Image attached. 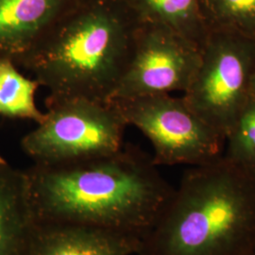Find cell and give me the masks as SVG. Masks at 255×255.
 I'll return each instance as SVG.
<instances>
[{
	"mask_svg": "<svg viewBox=\"0 0 255 255\" xmlns=\"http://www.w3.org/2000/svg\"><path fill=\"white\" fill-rule=\"evenodd\" d=\"M252 97L255 99V75L252 82Z\"/></svg>",
	"mask_w": 255,
	"mask_h": 255,
	"instance_id": "obj_15",
	"label": "cell"
},
{
	"mask_svg": "<svg viewBox=\"0 0 255 255\" xmlns=\"http://www.w3.org/2000/svg\"><path fill=\"white\" fill-rule=\"evenodd\" d=\"M255 255V253H254V254H253V255Z\"/></svg>",
	"mask_w": 255,
	"mask_h": 255,
	"instance_id": "obj_16",
	"label": "cell"
},
{
	"mask_svg": "<svg viewBox=\"0 0 255 255\" xmlns=\"http://www.w3.org/2000/svg\"><path fill=\"white\" fill-rule=\"evenodd\" d=\"M201 47L170 27L142 22L127 70L111 101L184 93L201 64Z\"/></svg>",
	"mask_w": 255,
	"mask_h": 255,
	"instance_id": "obj_7",
	"label": "cell"
},
{
	"mask_svg": "<svg viewBox=\"0 0 255 255\" xmlns=\"http://www.w3.org/2000/svg\"><path fill=\"white\" fill-rule=\"evenodd\" d=\"M226 141L228 149L224 156L239 164L255 168V99L253 97Z\"/></svg>",
	"mask_w": 255,
	"mask_h": 255,
	"instance_id": "obj_14",
	"label": "cell"
},
{
	"mask_svg": "<svg viewBox=\"0 0 255 255\" xmlns=\"http://www.w3.org/2000/svg\"><path fill=\"white\" fill-rule=\"evenodd\" d=\"M75 0H0V58L14 64Z\"/></svg>",
	"mask_w": 255,
	"mask_h": 255,
	"instance_id": "obj_9",
	"label": "cell"
},
{
	"mask_svg": "<svg viewBox=\"0 0 255 255\" xmlns=\"http://www.w3.org/2000/svg\"><path fill=\"white\" fill-rule=\"evenodd\" d=\"M128 125L139 128L151 142L158 165H203L223 154L226 138L192 111L183 98L169 94L112 101Z\"/></svg>",
	"mask_w": 255,
	"mask_h": 255,
	"instance_id": "obj_6",
	"label": "cell"
},
{
	"mask_svg": "<svg viewBox=\"0 0 255 255\" xmlns=\"http://www.w3.org/2000/svg\"><path fill=\"white\" fill-rule=\"evenodd\" d=\"M142 237L72 224H36L27 255H136Z\"/></svg>",
	"mask_w": 255,
	"mask_h": 255,
	"instance_id": "obj_8",
	"label": "cell"
},
{
	"mask_svg": "<svg viewBox=\"0 0 255 255\" xmlns=\"http://www.w3.org/2000/svg\"><path fill=\"white\" fill-rule=\"evenodd\" d=\"M201 52L199 70L182 98L227 139L252 99L255 38L233 30H209Z\"/></svg>",
	"mask_w": 255,
	"mask_h": 255,
	"instance_id": "obj_5",
	"label": "cell"
},
{
	"mask_svg": "<svg viewBox=\"0 0 255 255\" xmlns=\"http://www.w3.org/2000/svg\"><path fill=\"white\" fill-rule=\"evenodd\" d=\"M43 122L21 140L33 164H57L112 154L124 146L128 126L109 101L73 98L46 103Z\"/></svg>",
	"mask_w": 255,
	"mask_h": 255,
	"instance_id": "obj_4",
	"label": "cell"
},
{
	"mask_svg": "<svg viewBox=\"0 0 255 255\" xmlns=\"http://www.w3.org/2000/svg\"><path fill=\"white\" fill-rule=\"evenodd\" d=\"M141 22L159 23L201 48L208 30L201 17L200 0H124Z\"/></svg>",
	"mask_w": 255,
	"mask_h": 255,
	"instance_id": "obj_11",
	"label": "cell"
},
{
	"mask_svg": "<svg viewBox=\"0 0 255 255\" xmlns=\"http://www.w3.org/2000/svg\"><path fill=\"white\" fill-rule=\"evenodd\" d=\"M36 224H72L145 237L174 188L152 157L124 145L112 154L26 170Z\"/></svg>",
	"mask_w": 255,
	"mask_h": 255,
	"instance_id": "obj_1",
	"label": "cell"
},
{
	"mask_svg": "<svg viewBox=\"0 0 255 255\" xmlns=\"http://www.w3.org/2000/svg\"><path fill=\"white\" fill-rule=\"evenodd\" d=\"M255 253V168L226 156L182 176L136 255Z\"/></svg>",
	"mask_w": 255,
	"mask_h": 255,
	"instance_id": "obj_3",
	"label": "cell"
},
{
	"mask_svg": "<svg viewBox=\"0 0 255 255\" xmlns=\"http://www.w3.org/2000/svg\"><path fill=\"white\" fill-rule=\"evenodd\" d=\"M40 86L36 80L20 73L11 60L0 58V116L43 122L46 113L37 107L35 101Z\"/></svg>",
	"mask_w": 255,
	"mask_h": 255,
	"instance_id": "obj_12",
	"label": "cell"
},
{
	"mask_svg": "<svg viewBox=\"0 0 255 255\" xmlns=\"http://www.w3.org/2000/svg\"><path fill=\"white\" fill-rule=\"evenodd\" d=\"M35 226L27 172L0 155V255H27Z\"/></svg>",
	"mask_w": 255,
	"mask_h": 255,
	"instance_id": "obj_10",
	"label": "cell"
},
{
	"mask_svg": "<svg viewBox=\"0 0 255 255\" xmlns=\"http://www.w3.org/2000/svg\"><path fill=\"white\" fill-rule=\"evenodd\" d=\"M141 23L124 0H75L15 64L47 89L46 103L109 102L130 63Z\"/></svg>",
	"mask_w": 255,
	"mask_h": 255,
	"instance_id": "obj_2",
	"label": "cell"
},
{
	"mask_svg": "<svg viewBox=\"0 0 255 255\" xmlns=\"http://www.w3.org/2000/svg\"><path fill=\"white\" fill-rule=\"evenodd\" d=\"M207 30L225 29L255 38V0H200Z\"/></svg>",
	"mask_w": 255,
	"mask_h": 255,
	"instance_id": "obj_13",
	"label": "cell"
}]
</instances>
